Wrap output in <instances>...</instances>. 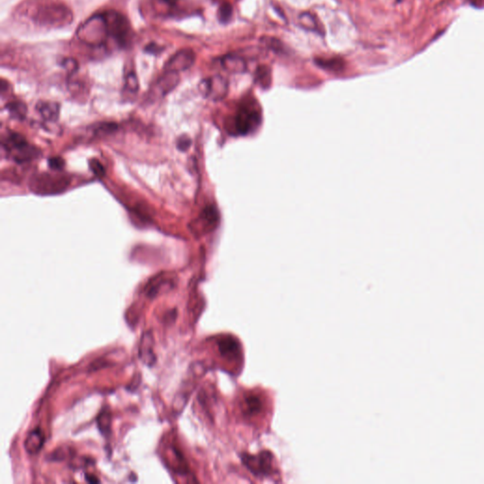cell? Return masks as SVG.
<instances>
[{
  "label": "cell",
  "mask_w": 484,
  "mask_h": 484,
  "mask_svg": "<svg viewBox=\"0 0 484 484\" xmlns=\"http://www.w3.org/2000/svg\"><path fill=\"white\" fill-rule=\"evenodd\" d=\"M255 82L262 88H268L272 83V70L268 65H259L255 76Z\"/></svg>",
  "instance_id": "obj_15"
},
{
  "label": "cell",
  "mask_w": 484,
  "mask_h": 484,
  "mask_svg": "<svg viewBox=\"0 0 484 484\" xmlns=\"http://www.w3.org/2000/svg\"><path fill=\"white\" fill-rule=\"evenodd\" d=\"M241 459L244 466L257 477H269L274 472L273 457L269 452H261L256 456L244 454Z\"/></svg>",
  "instance_id": "obj_6"
},
{
  "label": "cell",
  "mask_w": 484,
  "mask_h": 484,
  "mask_svg": "<svg viewBox=\"0 0 484 484\" xmlns=\"http://www.w3.org/2000/svg\"><path fill=\"white\" fill-rule=\"evenodd\" d=\"M62 65L65 69H67L70 72H75L78 69V62H77V61H75L74 59H70V58L64 59Z\"/></svg>",
  "instance_id": "obj_30"
},
{
  "label": "cell",
  "mask_w": 484,
  "mask_h": 484,
  "mask_svg": "<svg viewBox=\"0 0 484 484\" xmlns=\"http://www.w3.org/2000/svg\"><path fill=\"white\" fill-rule=\"evenodd\" d=\"M115 129H116V124L115 123H101L98 124V126H97V129L95 130V132L98 134V133H103V134H106V133H109V132H114Z\"/></svg>",
  "instance_id": "obj_28"
},
{
  "label": "cell",
  "mask_w": 484,
  "mask_h": 484,
  "mask_svg": "<svg viewBox=\"0 0 484 484\" xmlns=\"http://www.w3.org/2000/svg\"><path fill=\"white\" fill-rule=\"evenodd\" d=\"M299 21L301 26L305 27L308 30L312 31H318L319 30V25L315 17L309 13V12H304L299 16Z\"/></svg>",
  "instance_id": "obj_19"
},
{
  "label": "cell",
  "mask_w": 484,
  "mask_h": 484,
  "mask_svg": "<svg viewBox=\"0 0 484 484\" xmlns=\"http://www.w3.org/2000/svg\"><path fill=\"white\" fill-rule=\"evenodd\" d=\"M110 36L109 26L105 14H97L85 21L78 31V37L91 45H101L105 43L107 37Z\"/></svg>",
  "instance_id": "obj_2"
},
{
  "label": "cell",
  "mask_w": 484,
  "mask_h": 484,
  "mask_svg": "<svg viewBox=\"0 0 484 484\" xmlns=\"http://www.w3.org/2000/svg\"><path fill=\"white\" fill-rule=\"evenodd\" d=\"M97 426L101 432H108L111 427V414L107 411L101 412L97 417Z\"/></svg>",
  "instance_id": "obj_22"
},
{
  "label": "cell",
  "mask_w": 484,
  "mask_h": 484,
  "mask_svg": "<svg viewBox=\"0 0 484 484\" xmlns=\"http://www.w3.org/2000/svg\"><path fill=\"white\" fill-rule=\"evenodd\" d=\"M89 167L93 173L97 177H103L105 175V169L102 164L97 159H91L89 161Z\"/></svg>",
  "instance_id": "obj_26"
},
{
  "label": "cell",
  "mask_w": 484,
  "mask_h": 484,
  "mask_svg": "<svg viewBox=\"0 0 484 484\" xmlns=\"http://www.w3.org/2000/svg\"><path fill=\"white\" fill-rule=\"evenodd\" d=\"M65 166V162L62 157H51L48 159V167L55 171L62 170Z\"/></svg>",
  "instance_id": "obj_27"
},
{
  "label": "cell",
  "mask_w": 484,
  "mask_h": 484,
  "mask_svg": "<svg viewBox=\"0 0 484 484\" xmlns=\"http://www.w3.org/2000/svg\"><path fill=\"white\" fill-rule=\"evenodd\" d=\"M315 62L319 67L324 70L339 73L344 69V61L342 58L333 57V58H316Z\"/></svg>",
  "instance_id": "obj_14"
},
{
  "label": "cell",
  "mask_w": 484,
  "mask_h": 484,
  "mask_svg": "<svg viewBox=\"0 0 484 484\" xmlns=\"http://www.w3.org/2000/svg\"><path fill=\"white\" fill-rule=\"evenodd\" d=\"M229 83L226 78L221 75H215L204 79L199 84V90L203 97L218 101L226 97Z\"/></svg>",
  "instance_id": "obj_4"
},
{
  "label": "cell",
  "mask_w": 484,
  "mask_h": 484,
  "mask_svg": "<svg viewBox=\"0 0 484 484\" xmlns=\"http://www.w3.org/2000/svg\"><path fill=\"white\" fill-rule=\"evenodd\" d=\"M247 412L249 414H255L258 413L261 409L260 399L256 396H249L246 399Z\"/></svg>",
  "instance_id": "obj_25"
},
{
  "label": "cell",
  "mask_w": 484,
  "mask_h": 484,
  "mask_svg": "<svg viewBox=\"0 0 484 484\" xmlns=\"http://www.w3.org/2000/svg\"><path fill=\"white\" fill-rule=\"evenodd\" d=\"M196 59V55L192 49L185 48L175 53L165 65V70L178 73L185 71L192 66Z\"/></svg>",
  "instance_id": "obj_8"
},
{
  "label": "cell",
  "mask_w": 484,
  "mask_h": 484,
  "mask_svg": "<svg viewBox=\"0 0 484 484\" xmlns=\"http://www.w3.org/2000/svg\"><path fill=\"white\" fill-rule=\"evenodd\" d=\"M139 358L148 366L153 365L156 361V357L153 352V338L150 332L144 333L141 338Z\"/></svg>",
  "instance_id": "obj_9"
},
{
  "label": "cell",
  "mask_w": 484,
  "mask_h": 484,
  "mask_svg": "<svg viewBox=\"0 0 484 484\" xmlns=\"http://www.w3.org/2000/svg\"><path fill=\"white\" fill-rule=\"evenodd\" d=\"M44 435L39 429H35L29 432L26 440L24 442V447L28 454L34 455L38 453L44 445Z\"/></svg>",
  "instance_id": "obj_12"
},
{
  "label": "cell",
  "mask_w": 484,
  "mask_h": 484,
  "mask_svg": "<svg viewBox=\"0 0 484 484\" xmlns=\"http://www.w3.org/2000/svg\"><path fill=\"white\" fill-rule=\"evenodd\" d=\"M233 15V6L229 2H224L218 9V19L220 23H228Z\"/></svg>",
  "instance_id": "obj_20"
},
{
  "label": "cell",
  "mask_w": 484,
  "mask_h": 484,
  "mask_svg": "<svg viewBox=\"0 0 484 484\" xmlns=\"http://www.w3.org/2000/svg\"><path fill=\"white\" fill-rule=\"evenodd\" d=\"M218 219H219V217H218L217 211L213 207L205 208L201 215V218H200L201 221L203 222V224H204V229L205 230L213 229L217 225Z\"/></svg>",
  "instance_id": "obj_18"
},
{
  "label": "cell",
  "mask_w": 484,
  "mask_h": 484,
  "mask_svg": "<svg viewBox=\"0 0 484 484\" xmlns=\"http://www.w3.org/2000/svg\"><path fill=\"white\" fill-rule=\"evenodd\" d=\"M69 184L64 177L52 176L44 173L35 177L31 183V188L38 193L52 194L62 191Z\"/></svg>",
  "instance_id": "obj_7"
},
{
  "label": "cell",
  "mask_w": 484,
  "mask_h": 484,
  "mask_svg": "<svg viewBox=\"0 0 484 484\" xmlns=\"http://www.w3.org/2000/svg\"><path fill=\"white\" fill-rule=\"evenodd\" d=\"M178 81H179L178 73L166 71V74L160 78L156 84V89L159 92V95L165 96L172 89L175 88Z\"/></svg>",
  "instance_id": "obj_13"
},
{
  "label": "cell",
  "mask_w": 484,
  "mask_h": 484,
  "mask_svg": "<svg viewBox=\"0 0 484 484\" xmlns=\"http://www.w3.org/2000/svg\"><path fill=\"white\" fill-rule=\"evenodd\" d=\"M396 1H397V2H401V1H403V0H396Z\"/></svg>",
  "instance_id": "obj_32"
},
{
  "label": "cell",
  "mask_w": 484,
  "mask_h": 484,
  "mask_svg": "<svg viewBox=\"0 0 484 484\" xmlns=\"http://www.w3.org/2000/svg\"><path fill=\"white\" fill-rule=\"evenodd\" d=\"M30 17L36 24L49 27H61L71 24L73 13L71 9L60 2L45 0L39 2L30 12Z\"/></svg>",
  "instance_id": "obj_1"
},
{
  "label": "cell",
  "mask_w": 484,
  "mask_h": 484,
  "mask_svg": "<svg viewBox=\"0 0 484 484\" xmlns=\"http://www.w3.org/2000/svg\"><path fill=\"white\" fill-rule=\"evenodd\" d=\"M219 349L222 356L227 358H236L238 355V344L233 339H223L219 343Z\"/></svg>",
  "instance_id": "obj_16"
},
{
  "label": "cell",
  "mask_w": 484,
  "mask_h": 484,
  "mask_svg": "<svg viewBox=\"0 0 484 484\" xmlns=\"http://www.w3.org/2000/svg\"><path fill=\"white\" fill-rule=\"evenodd\" d=\"M190 145H191V140L186 135H182L177 139L176 147L179 150L185 151V150H188Z\"/></svg>",
  "instance_id": "obj_29"
},
{
  "label": "cell",
  "mask_w": 484,
  "mask_h": 484,
  "mask_svg": "<svg viewBox=\"0 0 484 484\" xmlns=\"http://www.w3.org/2000/svg\"><path fill=\"white\" fill-rule=\"evenodd\" d=\"M6 109L9 112V115L15 119L22 120L25 118L26 115V105L22 101H11L7 103Z\"/></svg>",
  "instance_id": "obj_17"
},
{
  "label": "cell",
  "mask_w": 484,
  "mask_h": 484,
  "mask_svg": "<svg viewBox=\"0 0 484 484\" xmlns=\"http://www.w3.org/2000/svg\"><path fill=\"white\" fill-rule=\"evenodd\" d=\"M85 476H86V477H85V478H86V481H87L88 483H92V484H97V483H99V481H98L97 479H95V478H94V476H90L88 475V474H86Z\"/></svg>",
  "instance_id": "obj_31"
},
{
  "label": "cell",
  "mask_w": 484,
  "mask_h": 484,
  "mask_svg": "<svg viewBox=\"0 0 484 484\" xmlns=\"http://www.w3.org/2000/svg\"><path fill=\"white\" fill-rule=\"evenodd\" d=\"M125 88L127 89L131 93H136L139 88V83L136 75L131 72L126 76L125 79Z\"/></svg>",
  "instance_id": "obj_23"
},
{
  "label": "cell",
  "mask_w": 484,
  "mask_h": 484,
  "mask_svg": "<svg viewBox=\"0 0 484 484\" xmlns=\"http://www.w3.org/2000/svg\"><path fill=\"white\" fill-rule=\"evenodd\" d=\"M178 0H154L153 5L154 9H157L159 12H169L173 7L175 8Z\"/></svg>",
  "instance_id": "obj_21"
},
{
  "label": "cell",
  "mask_w": 484,
  "mask_h": 484,
  "mask_svg": "<svg viewBox=\"0 0 484 484\" xmlns=\"http://www.w3.org/2000/svg\"><path fill=\"white\" fill-rule=\"evenodd\" d=\"M260 113L254 103L246 102L238 110L235 118L236 131L239 134H247L255 131L260 124Z\"/></svg>",
  "instance_id": "obj_3"
},
{
  "label": "cell",
  "mask_w": 484,
  "mask_h": 484,
  "mask_svg": "<svg viewBox=\"0 0 484 484\" xmlns=\"http://www.w3.org/2000/svg\"><path fill=\"white\" fill-rule=\"evenodd\" d=\"M220 62L222 67L230 73H243L247 69L245 60L238 55H226L221 59Z\"/></svg>",
  "instance_id": "obj_11"
},
{
  "label": "cell",
  "mask_w": 484,
  "mask_h": 484,
  "mask_svg": "<svg viewBox=\"0 0 484 484\" xmlns=\"http://www.w3.org/2000/svg\"><path fill=\"white\" fill-rule=\"evenodd\" d=\"M260 41L266 46H268L270 49H272L275 52H282L283 49H284V46H283L281 42L278 39H275L273 37H263Z\"/></svg>",
  "instance_id": "obj_24"
},
{
  "label": "cell",
  "mask_w": 484,
  "mask_h": 484,
  "mask_svg": "<svg viewBox=\"0 0 484 484\" xmlns=\"http://www.w3.org/2000/svg\"><path fill=\"white\" fill-rule=\"evenodd\" d=\"M109 26L110 36H112L119 45H125L130 37V25L122 14L115 10L104 12Z\"/></svg>",
  "instance_id": "obj_5"
},
{
  "label": "cell",
  "mask_w": 484,
  "mask_h": 484,
  "mask_svg": "<svg viewBox=\"0 0 484 484\" xmlns=\"http://www.w3.org/2000/svg\"><path fill=\"white\" fill-rule=\"evenodd\" d=\"M36 110L46 121H56L60 115V104L54 101H39Z\"/></svg>",
  "instance_id": "obj_10"
}]
</instances>
